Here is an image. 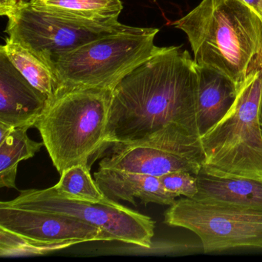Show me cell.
Wrapping results in <instances>:
<instances>
[{
    "label": "cell",
    "mask_w": 262,
    "mask_h": 262,
    "mask_svg": "<svg viewBox=\"0 0 262 262\" xmlns=\"http://www.w3.org/2000/svg\"><path fill=\"white\" fill-rule=\"evenodd\" d=\"M197 83L190 53L180 47H161L113 89L104 149L143 139L170 123L199 136Z\"/></svg>",
    "instance_id": "1"
},
{
    "label": "cell",
    "mask_w": 262,
    "mask_h": 262,
    "mask_svg": "<svg viewBox=\"0 0 262 262\" xmlns=\"http://www.w3.org/2000/svg\"><path fill=\"white\" fill-rule=\"evenodd\" d=\"M172 25L186 34L197 65L237 86L262 69V18L238 0H202Z\"/></svg>",
    "instance_id": "2"
},
{
    "label": "cell",
    "mask_w": 262,
    "mask_h": 262,
    "mask_svg": "<svg viewBox=\"0 0 262 262\" xmlns=\"http://www.w3.org/2000/svg\"><path fill=\"white\" fill-rule=\"evenodd\" d=\"M113 90L60 89L35 127L59 174L103 151Z\"/></svg>",
    "instance_id": "3"
},
{
    "label": "cell",
    "mask_w": 262,
    "mask_h": 262,
    "mask_svg": "<svg viewBox=\"0 0 262 262\" xmlns=\"http://www.w3.org/2000/svg\"><path fill=\"white\" fill-rule=\"evenodd\" d=\"M262 69L237 90L228 113L200 136L204 174L262 181V128L258 119Z\"/></svg>",
    "instance_id": "4"
},
{
    "label": "cell",
    "mask_w": 262,
    "mask_h": 262,
    "mask_svg": "<svg viewBox=\"0 0 262 262\" xmlns=\"http://www.w3.org/2000/svg\"><path fill=\"white\" fill-rule=\"evenodd\" d=\"M159 32V29L130 26L60 56L51 69L60 89L113 90L129 72L160 50L161 47L155 45Z\"/></svg>",
    "instance_id": "5"
},
{
    "label": "cell",
    "mask_w": 262,
    "mask_h": 262,
    "mask_svg": "<svg viewBox=\"0 0 262 262\" xmlns=\"http://www.w3.org/2000/svg\"><path fill=\"white\" fill-rule=\"evenodd\" d=\"M165 224L189 230L204 252L238 248L262 249V209L183 198L165 211Z\"/></svg>",
    "instance_id": "6"
},
{
    "label": "cell",
    "mask_w": 262,
    "mask_h": 262,
    "mask_svg": "<svg viewBox=\"0 0 262 262\" xmlns=\"http://www.w3.org/2000/svg\"><path fill=\"white\" fill-rule=\"evenodd\" d=\"M110 151L99 168L160 176L176 171L198 176L202 171L203 151L200 136L170 123L139 140L108 145Z\"/></svg>",
    "instance_id": "7"
},
{
    "label": "cell",
    "mask_w": 262,
    "mask_h": 262,
    "mask_svg": "<svg viewBox=\"0 0 262 262\" xmlns=\"http://www.w3.org/2000/svg\"><path fill=\"white\" fill-rule=\"evenodd\" d=\"M8 19L6 33L9 38L28 49L50 68L60 56L130 27L119 21L94 23L59 17L35 10L28 0Z\"/></svg>",
    "instance_id": "8"
},
{
    "label": "cell",
    "mask_w": 262,
    "mask_h": 262,
    "mask_svg": "<svg viewBox=\"0 0 262 262\" xmlns=\"http://www.w3.org/2000/svg\"><path fill=\"white\" fill-rule=\"evenodd\" d=\"M1 202L15 208L76 217L103 230L113 241L148 249L152 245L156 222L117 202L102 204L72 200L60 195L53 186L45 189L24 190L16 199Z\"/></svg>",
    "instance_id": "9"
},
{
    "label": "cell",
    "mask_w": 262,
    "mask_h": 262,
    "mask_svg": "<svg viewBox=\"0 0 262 262\" xmlns=\"http://www.w3.org/2000/svg\"><path fill=\"white\" fill-rule=\"evenodd\" d=\"M0 228L46 242L113 241L101 228L65 214L8 206L0 202Z\"/></svg>",
    "instance_id": "10"
},
{
    "label": "cell",
    "mask_w": 262,
    "mask_h": 262,
    "mask_svg": "<svg viewBox=\"0 0 262 262\" xmlns=\"http://www.w3.org/2000/svg\"><path fill=\"white\" fill-rule=\"evenodd\" d=\"M48 101L0 51V122L13 128H33Z\"/></svg>",
    "instance_id": "11"
},
{
    "label": "cell",
    "mask_w": 262,
    "mask_h": 262,
    "mask_svg": "<svg viewBox=\"0 0 262 262\" xmlns=\"http://www.w3.org/2000/svg\"><path fill=\"white\" fill-rule=\"evenodd\" d=\"M94 178L104 194L116 202L123 200L137 205L135 199H139L145 205L155 203L169 206L176 202L177 196L168 191L157 176L99 168Z\"/></svg>",
    "instance_id": "12"
},
{
    "label": "cell",
    "mask_w": 262,
    "mask_h": 262,
    "mask_svg": "<svg viewBox=\"0 0 262 262\" xmlns=\"http://www.w3.org/2000/svg\"><path fill=\"white\" fill-rule=\"evenodd\" d=\"M196 71L195 120L201 136L228 113L235 100L238 86L229 77L210 67L196 64Z\"/></svg>",
    "instance_id": "13"
},
{
    "label": "cell",
    "mask_w": 262,
    "mask_h": 262,
    "mask_svg": "<svg viewBox=\"0 0 262 262\" xmlns=\"http://www.w3.org/2000/svg\"><path fill=\"white\" fill-rule=\"evenodd\" d=\"M194 200L213 201L262 209V181L222 178L200 172Z\"/></svg>",
    "instance_id": "14"
},
{
    "label": "cell",
    "mask_w": 262,
    "mask_h": 262,
    "mask_svg": "<svg viewBox=\"0 0 262 262\" xmlns=\"http://www.w3.org/2000/svg\"><path fill=\"white\" fill-rule=\"evenodd\" d=\"M38 11L75 20L116 22L123 10L121 0H28Z\"/></svg>",
    "instance_id": "15"
},
{
    "label": "cell",
    "mask_w": 262,
    "mask_h": 262,
    "mask_svg": "<svg viewBox=\"0 0 262 262\" xmlns=\"http://www.w3.org/2000/svg\"><path fill=\"white\" fill-rule=\"evenodd\" d=\"M0 51L32 85L48 97L49 100L59 93L60 85L54 72L28 49L8 38L0 47Z\"/></svg>",
    "instance_id": "16"
},
{
    "label": "cell",
    "mask_w": 262,
    "mask_h": 262,
    "mask_svg": "<svg viewBox=\"0 0 262 262\" xmlns=\"http://www.w3.org/2000/svg\"><path fill=\"white\" fill-rule=\"evenodd\" d=\"M27 127L16 128L0 142V188L16 189V179L19 162L33 158L42 146L43 142L30 139Z\"/></svg>",
    "instance_id": "17"
},
{
    "label": "cell",
    "mask_w": 262,
    "mask_h": 262,
    "mask_svg": "<svg viewBox=\"0 0 262 262\" xmlns=\"http://www.w3.org/2000/svg\"><path fill=\"white\" fill-rule=\"evenodd\" d=\"M54 188L60 195L72 200L93 203L111 204L116 201L107 197L90 174L88 164L70 167L60 174Z\"/></svg>",
    "instance_id": "18"
},
{
    "label": "cell",
    "mask_w": 262,
    "mask_h": 262,
    "mask_svg": "<svg viewBox=\"0 0 262 262\" xmlns=\"http://www.w3.org/2000/svg\"><path fill=\"white\" fill-rule=\"evenodd\" d=\"M75 245L72 242H41L0 228V255L3 257L44 255Z\"/></svg>",
    "instance_id": "19"
},
{
    "label": "cell",
    "mask_w": 262,
    "mask_h": 262,
    "mask_svg": "<svg viewBox=\"0 0 262 262\" xmlns=\"http://www.w3.org/2000/svg\"><path fill=\"white\" fill-rule=\"evenodd\" d=\"M162 185L177 197L183 195L194 199L199 192L197 176L187 171H176L167 173L159 177Z\"/></svg>",
    "instance_id": "20"
},
{
    "label": "cell",
    "mask_w": 262,
    "mask_h": 262,
    "mask_svg": "<svg viewBox=\"0 0 262 262\" xmlns=\"http://www.w3.org/2000/svg\"><path fill=\"white\" fill-rule=\"evenodd\" d=\"M26 0H0V15L10 17Z\"/></svg>",
    "instance_id": "21"
},
{
    "label": "cell",
    "mask_w": 262,
    "mask_h": 262,
    "mask_svg": "<svg viewBox=\"0 0 262 262\" xmlns=\"http://www.w3.org/2000/svg\"><path fill=\"white\" fill-rule=\"evenodd\" d=\"M252 9L262 18V0H238Z\"/></svg>",
    "instance_id": "22"
},
{
    "label": "cell",
    "mask_w": 262,
    "mask_h": 262,
    "mask_svg": "<svg viewBox=\"0 0 262 262\" xmlns=\"http://www.w3.org/2000/svg\"><path fill=\"white\" fill-rule=\"evenodd\" d=\"M14 128H13V127L10 126V125L0 122V142L4 140Z\"/></svg>",
    "instance_id": "23"
},
{
    "label": "cell",
    "mask_w": 262,
    "mask_h": 262,
    "mask_svg": "<svg viewBox=\"0 0 262 262\" xmlns=\"http://www.w3.org/2000/svg\"><path fill=\"white\" fill-rule=\"evenodd\" d=\"M258 119L262 128V94L261 96H260V103H259Z\"/></svg>",
    "instance_id": "24"
}]
</instances>
